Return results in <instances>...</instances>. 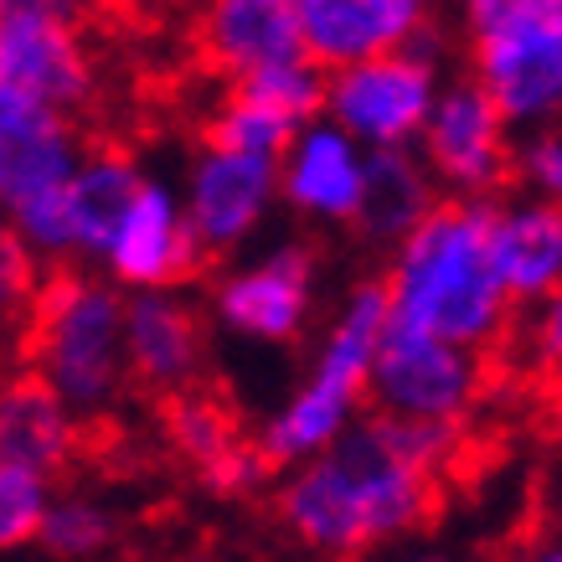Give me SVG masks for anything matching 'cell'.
<instances>
[{
	"instance_id": "cell-1",
	"label": "cell",
	"mask_w": 562,
	"mask_h": 562,
	"mask_svg": "<svg viewBox=\"0 0 562 562\" xmlns=\"http://www.w3.org/2000/svg\"><path fill=\"white\" fill-rule=\"evenodd\" d=\"M449 449L454 428L408 424L372 408V418H357L330 449L290 470L273 501L279 527L325 558H357L397 542L434 516Z\"/></svg>"
},
{
	"instance_id": "cell-2",
	"label": "cell",
	"mask_w": 562,
	"mask_h": 562,
	"mask_svg": "<svg viewBox=\"0 0 562 562\" xmlns=\"http://www.w3.org/2000/svg\"><path fill=\"white\" fill-rule=\"evenodd\" d=\"M382 284L392 325L491 351L516 310V294L495 258V202L491 196L439 202L408 238L392 243Z\"/></svg>"
},
{
	"instance_id": "cell-3",
	"label": "cell",
	"mask_w": 562,
	"mask_h": 562,
	"mask_svg": "<svg viewBox=\"0 0 562 562\" xmlns=\"http://www.w3.org/2000/svg\"><path fill=\"white\" fill-rule=\"evenodd\" d=\"M124 305L130 290L78 263H57L26 305V367L47 376L83 424H103L135 382Z\"/></svg>"
},
{
	"instance_id": "cell-4",
	"label": "cell",
	"mask_w": 562,
	"mask_h": 562,
	"mask_svg": "<svg viewBox=\"0 0 562 562\" xmlns=\"http://www.w3.org/2000/svg\"><path fill=\"white\" fill-rule=\"evenodd\" d=\"M387 325H392V305L382 279H367L341 300V310L325 325L321 351L310 361L305 382L284 397V408L273 413L263 434H258L263 454L279 470H294L310 454L330 449L361 418V408L372 403V367Z\"/></svg>"
},
{
	"instance_id": "cell-5",
	"label": "cell",
	"mask_w": 562,
	"mask_h": 562,
	"mask_svg": "<svg viewBox=\"0 0 562 562\" xmlns=\"http://www.w3.org/2000/svg\"><path fill=\"white\" fill-rule=\"evenodd\" d=\"M83 135L68 109L0 78V217L47 269L72 258L68 187L83 166Z\"/></svg>"
},
{
	"instance_id": "cell-6",
	"label": "cell",
	"mask_w": 562,
	"mask_h": 562,
	"mask_svg": "<svg viewBox=\"0 0 562 562\" xmlns=\"http://www.w3.org/2000/svg\"><path fill=\"white\" fill-rule=\"evenodd\" d=\"M470 72L516 130L562 120V0H512L470 21Z\"/></svg>"
},
{
	"instance_id": "cell-7",
	"label": "cell",
	"mask_w": 562,
	"mask_h": 562,
	"mask_svg": "<svg viewBox=\"0 0 562 562\" xmlns=\"http://www.w3.org/2000/svg\"><path fill=\"white\" fill-rule=\"evenodd\" d=\"M439 63H434V36L397 52H376L361 63L325 72V114L346 124L367 150L387 145H418L434 99H439Z\"/></svg>"
},
{
	"instance_id": "cell-8",
	"label": "cell",
	"mask_w": 562,
	"mask_h": 562,
	"mask_svg": "<svg viewBox=\"0 0 562 562\" xmlns=\"http://www.w3.org/2000/svg\"><path fill=\"white\" fill-rule=\"evenodd\" d=\"M480 392H485V361L475 346L443 341L428 330H408V325H387L372 367L376 413L460 434V424L475 413Z\"/></svg>"
},
{
	"instance_id": "cell-9",
	"label": "cell",
	"mask_w": 562,
	"mask_h": 562,
	"mask_svg": "<svg viewBox=\"0 0 562 562\" xmlns=\"http://www.w3.org/2000/svg\"><path fill=\"white\" fill-rule=\"evenodd\" d=\"M418 150L449 196H495L516 176V124L475 72L449 78L434 99Z\"/></svg>"
},
{
	"instance_id": "cell-10",
	"label": "cell",
	"mask_w": 562,
	"mask_h": 562,
	"mask_svg": "<svg viewBox=\"0 0 562 562\" xmlns=\"http://www.w3.org/2000/svg\"><path fill=\"white\" fill-rule=\"evenodd\" d=\"M279 196H284L279 191V155L238 150V145H222V139H206L202 150L191 155L187 187H181L191 233H196L206 258L238 254L269 222Z\"/></svg>"
},
{
	"instance_id": "cell-11",
	"label": "cell",
	"mask_w": 562,
	"mask_h": 562,
	"mask_svg": "<svg viewBox=\"0 0 562 562\" xmlns=\"http://www.w3.org/2000/svg\"><path fill=\"white\" fill-rule=\"evenodd\" d=\"M212 315L243 341H300L315 315V254L305 243H273L258 258L227 269L212 290Z\"/></svg>"
},
{
	"instance_id": "cell-12",
	"label": "cell",
	"mask_w": 562,
	"mask_h": 562,
	"mask_svg": "<svg viewBox=\"0 0 562 562\" xmlns=\"http://www.w3.org/2000/svg\"><path fill=\"white\" fill-rule=\"evenodd\" d=\"M202 263H206V254H202V243H196V233H191L181 191L145 171V181H139L124 222L114 227L99 269L120 290H181Z\"/></svg>"
},
{
	"instance_id": "cell-13",
	"label": "cell",
	"mask_w": 562,
	"mask_h": 562,
	"mask_svg": "<svg viewBox=\"0 0 562 562\" xmlns=\"http://www.w3.org/2000/svg\"><path fill=\"white\" fill-rule=\"evenodd\" d=\"M367 145L330 114L310 120L279 155V191L305 222L351 227L367 191Z\"/></svg>"
},
{
	"instance_id": "cell-14",
	"label": "cell",
	"mask_w": 562,
	"mask_h": 562,
	"mask_svg": "<svg viewBox=\"0 0 562 562\" xmlns=\"http://www.w3.org/2000/svg\"><path fill=\"white\" fill-rule=\"evenodd\" d=\"M305 52L325 72L434 36V0H300Z\"/></svg>"
},
{
	"instance_id": "cell-15",
	"label": "cell",
	"mask_w": 562,
	"mask_h": 562,
	"mask_svg": "<svg viewBox=\"0 0 562 562\" xmlns=\"http://www.w3.org/2000/svg\"><path fill=\"white\" fill-rule=\"evenodd\" d=\"M0 78L26 93H42L68 114H83L99 88L83 32L42 16H0Z\"/></svg>"
},
{
	"instance_id": "cell-16",
	"label": "cell",
	"mask_w": 562,
	"mask_h": 562,
	"mask_svg": "<svg viewBox=\"0 0 562 562\" xmlns=\"http://www.w3.org/2000/svg\"><path fill=\"white\" fill-rule=\"evenodd\" d=\"M124 341H130V372H135V382L160 392V397L187 392L206 367L202 315L176 290H130Z\"/></svg>"
},
{
	"instance_id": "cell-17",
	"label": "cell",
	"mask_w": 562,
	"mask_h": 562,
	"mask_svg": "<svg viewBox=\"0 0 562 562\" xmlns=\"http://www.w3.org/2000/svg\"><path fill=\"white\" fill-rule=\"evenodd\" d=\"M166 434H171L176 454L196 470L212 495H254L279 464L263 454V443H248L233 424V413L222 408L217 397L187 387L171 397L166 408Z\"/></svg>"
},
{
	"instance_id": "cell-18",
	"label": "cell",
	"mask_w": 562,
	"mask_h": 562,
	"mask_svg": "<svg viewBox=\"0 0 562 562\" xmlns=\"http://www.w3.org/2000/svg\"><path fill=\"white\" fill-rule=\"evenodd\" d=\"M202 52L222 78H248L258 68L310 57L300 0H202Z\"/></svg>"
},
{
	"instance_id": "cell-19",
	"label": "cell",
	"mask_w": 562,
	"mask_h": 562,
	"mask_svg": "<svg viewBox=\"0 0 562 562\" xmlns=\"http://www.w3.org/2000/svg\"><path fill=\"white\" fill-rule=\"evenodd\" d=\"M78 428H83V418L32 367L0 382V460L57 475L78 454Z\"/></svg>"
},
{
	"instance_id": "cell-20",
	"label": "cell",
	"mask_w": 562,
	"mask_h": 562,
	"mask_svg": "<svg viewBox=\"0 0 562 562\" xmlns=\"http://www.w3.org/2000/svg\"><path fill=\"white\" fill-rule=\"evenodd\" d=\"M439 176L428 171V160L418 145H387V150L367 155V191H361V212L357 227L367 243H403L418 222L443 202L439 196Z\"/></svg>"
},
{
	"instance_id": "cell-21",
	"label": "cell",
	"mask_w": 562,
	"mask_h": 562,
	"mask_svg": "<svg viewBox=\"0 0 562 562\" xmlns=\"http://www.w3.org/2000/svg\"><path fill=\"white\" fill-rule=\"evenodd\" d=\"M495 258L516 305L562 290V202L531 191L516 202H495Z\"/></svg>"
},
{
	"instance_id": "cell-22",
	"label": "cell",
	"mask_w": 562,
	"mask_h": 562,
	"mask_svg": "<svg viewBox=\"0 0 562 562\" xmlns=\"http://www.w3.org/2000/svg\"><path fill=\"white\" fill-rule=\"evenodd\" d=\"M139 181V160L120 145H88L83 166L68 187V222H72V258L78 263H103L109 254V238L124 222L130 202H135Z\"/></svg>"
},
{
	"instance_id": "cell-23",
	"label": "cell",
	"mask_w": 562,
	"mask_h": 562,
	"mask_svg": "<svg viewBox=\"0 0 562 562\" xmlns=\"http://www.w3.org/2000/svg\"><path fill=\"white\" fill-rule=\"evenodd\" d=\"M114 537H120L114 512L103 501H93V495L68 491V495H52V512L42 521L36 547L52 552V558H99V552L114 547Z\"/></svg>"
},
{
	"instance_id": "cell-24",
	"label": "cell",
	"mask_w": 562,
	"mask_h": 562,
	"mask_svg": "<svg viewBox=\"0 0 562 562\" xmlns=\"http://www.w3.org/2000/svg\"><path fill=\"white\" fill-rule=\"evenodd\" d=\"M305 124H294L284 109H273V103L254 99V93H243L233 88L227 99L217 103V114L206 124V139H222V145H238V150H263V155H284L294 135H300Z\"/></svg>"
},
{
	"instance_id": "cell-25",
	"label": "cell",
	"mask_w": 562,
	"mask_h": 562,
	"mask_svg": "<svg viewBox=\"0 0 562 562\" xmlns=\"http://www.w3.org/2000/svg\"><path fill=\"white\" fill-rule=\"evenodd\" d=\"M52 512V475L32 464L0 460V552L32 547Z\"/></svg>"
},
{
	"instance_id": "cell-26",
	"label": "cell",
	"mask_w": 562,
	"mask_h": 562,
	"mask_svg": "<svg viewBox=\"0 0 562 562\" xmlns=\"http://www.w3.org/2000/svg\"><path fill=\"white\" fill-rule=\"evenodd\" d=\"M516 181L531 196L562 202V120L521 130V139H516Z\"/></svg>"
},
{
	"instance_id": "cell-27",
	"label": "cell",
	"mask_w": 562,
	"mask_h": 562,
	"mask_svg": "<svg viewBox=\"0 0 562 562\" xmlns=\"http://www.w3.org/2000/svg\"><path fill=\"white\" fill-rule=\"evenodd\" d=\"M47 269L42 258L26 248V238H21L11 222L0 217V315H16V310L32 305V294H36V273Z\"/></svg>"
},
{
	"instance_id": "cell-28",
	"label": "cell",
	"mask_w": 562,
	"mask_h": 562,
	"mask_svg": "<svg viewBox=\"0 0 562 562\" xmlns=\"http://www.w3.org/2000/svg\"><path fill=\"white\" fill-rule=\"evenodd\" d=\"M521 361L537 372H562V290L527 305L521 321Z\"/></svg>"
},
{
	"instance_id": "cell-29",
	"label": "cell",
	"mask_w": 562,
	"mask_h": 562,
	"mask_svg": "<svg viewBox=\"0 0 562 562\" xmlns=\"http://www.w3.org/2000/svg\"><path fill=\"white\" fill-rule=\"evenodd\" d=\"M99 0H0V16H42V21H68L83 26Z\"/></svg>"
},
{
	"instance_id": "cell-30",
	"label": "cell",
	"mask_w": 562,
	"mask_h": 562,
	"mask_svg": "<svg viewBox=\"0 0 562 562\" xmlns=\"http://www.w3.org/2000/svg\"><path fill=\"white\" fill-rule=\"evenodd\" d=\"M547 512H552V531L562 537V464H558V475H552V501H547Z\"/></svg>"
},
{
	"instance_id": "cell-31",
	"label": "cell",
	"mask_w": 562,
	"mask_h": 562,
	"mask_svg": "<svg viewBox=\"0 0 562 562\" xmlns=\"http://www.w3.org/2000/svg\"><path fill=\"white\" fill-rule=\"evenodd\" d=\"M464 5V21H475V16H491V11H501V5H512V0H460Z\"/></svg>"
}]
</instances>
